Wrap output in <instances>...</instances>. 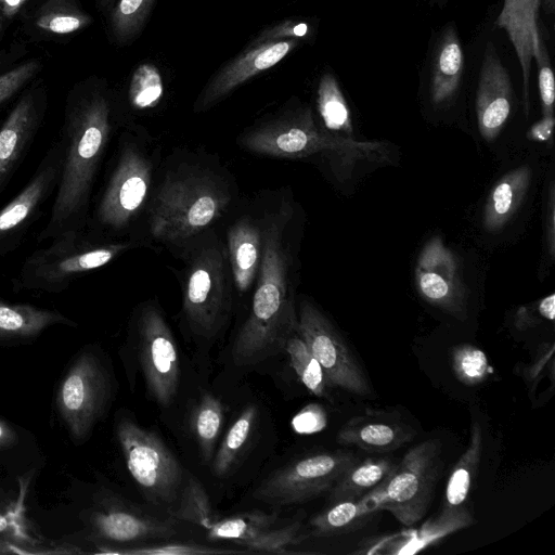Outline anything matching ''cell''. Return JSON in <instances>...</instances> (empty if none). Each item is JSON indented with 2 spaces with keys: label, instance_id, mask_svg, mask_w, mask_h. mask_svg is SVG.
I'll use <instances>...</instances> for the list:
<instances>
[{
  "label": "cell",
  "instance_id": "cell-21",
  "mask_svg": "<svg viewBox=\"0 0 555 555\" xmlns=\"http://www.w3.org/2000/svg\"><path fill=\"white\" fill-rule=\"evenodd\" d=\"M415 431L388 415L370 413L350 418L337 433L336 441L369 452H391L413 439Z\"/></svg>",
  "mask_w": 555,
  "mask_h": 555
},
{
  "label": "cell",
  "instance_id": "cell-13",
  "mask_svg": "<svg viewBox=\"0 0 555 555\" xmlns=\"http://www.w3.org/2000/svg\"><path fill=\"white\" fill-rule=\"evenodd\" d=\"M139 359L150 396L166 406L180 384V360L172 332L160 310L145 305L137 322Z\"/></svg>",
  "mask_w": 555,
  "mask_h": 555
},
{
  "label": "cell",
  "instance_id": "cell-16",
  "mask_svg": "<svg viewBox=\"0 0 555 555\" xmlns=\"http://www.w3.org/2000/svg\"><path fill=\"white\" fill-rule=\"evenodd\" d=\"M415 285L424 300L464 320L467 292L456 256L440 237L430 238L422 248L415 267Z\"/></svg>",
  "mask_w": 555,
  "mask_h": 555
},
{
  "label": "cell",
  "instance_id": "cell-44",
  "mask_svg": "<svg viewBox=\"0 0 555 555\" xmlns=\"http://www.w3.org/2000/svg\"><path fill=\"white\" fill-rule=\"evenodd\" d=\"M521 374L531 390L534 389L542 377L554 376V344L541 345L535 357Z\"/></svg>",
  "mask_w": 555,
  "mask_h": 555
},
{
  "label": "cell",
  "instance_id": "cell-22",
  "mask_svg": "<svg viewBox=\"0 0 555 555\" xmlns=\"http://www.w3.org/2000/svg\"><path fill=\"white\" fill-rule=\"evenodd\" d=\"M263 229L248 216L238 218L227 232V254L235 288L241 294L250 291L257 279Z\"/></svg>",
  "mask_w": 555,
  "mask_h": 555
},
{
  "label": "cell",
  "instance_id": "cell-15",
  "mask_svg": "<svg viewBox=\"0 0 555 555\" xmlns=\"http://www.w3.org/2000/svg\"><path fill=\"white\" fill-rule=\"evenodd\" d=\"M278 515L249 511L228 517L214 515L202 527L210 541H229L256 552L285 554L287 546L306 539L301 522L276 526Z\"/></svg>",
  "mask_w": 555,
  "mask_h": 555
},
{
  "label": "cell",
  "instance_id": "cell-43",
  "mask_svg": "<svg viewBox=\"0 0 555 555\" xmlns=\"http://www.w3.org/2000/svg\"><path fill=\"white\" fill-rule=\"evenodd\" d=\"M39 69V62L31 60L0 75V106L28 82Z\"/></svg>",
  "mask_w": 555,
  "mask_h": 555
},
{
  "label": "cell",
  "instance_id": "cell-42",
  "mask_svg": "<svg viewBox=\"0 0 555 555\" xmlns=\"http://www.w3.org/2000/svg\"><path fill=\"white\" fill-rule=\"evenodd\" d=\"M555 317V296L550 294L541 300L519 307L514 317V325L518 331L535 327L543 321L553 322Z\"/></svg>",
  "mask_w": 555,
  "mask_h": 555
},
{
  "label": "cell",
  "instance_id": "cell-23",
  "mask_svg": "<svg viewBox=\"0 0 555 555\" xmlns=\"http://www.w3.org/2000/svg\"><path fill=\"white\" fill-rule=\"evenodd\" d=\"M542 0H504L496 24L503 28L518 57L528 103V83L539 38L537 16Z\"/></svg>",
  "mask_w": 555,
  "mask_h": 555
},
{
  "label": "cell",
  "instance_id": "cell-54",
  "mask_svg": "<svg viewBox=\"0 0 555 555\" xmlns=\"http://www.w3.org/2000/svg\"><path fill=\"white\" fill-rule=\"evenodd\" d=\"M1 28H2V18L0 16V31H1Z\"/></svg>",
  "mask_w": 555,
  "mask_h": 555
},
{
  "label": "cell",
  "instance_id": "cell-53",
  "mask_svg": "<svg viewBox=\"0 0 555 555\" xmlns=\"http://www.w3.org/2000/svg\"><path fill=\"white\" fill-rule=\"evenodd\" d=\"M103 8L111 7L115 0H99Z\"/></svg>",
  "mask_w": 555,
  "mask_h": 555
},
{
  "label": "cell",
  "instance_id": "cell-45",
  "mask_svg": "<svg viewBox=\"0 0 555 555\" xmlns=\"http://www.w3.org/2000/svg\"><path fill=\"white\" fill-rule=\"evenodd\" d=\"M292 425L299 434L317 433L326 426V414L322 406L310 404L295 415Z\"/></svg>",
  "mask_w": 555,
  "mask_h": 555
},
{
  "label": "cell",
  "instance_id": "cell-46",
  "mask_svg": "<svg viewBox=\"0 0 555 555\" xmlns=\"http://www.w3.org/2000/svg\"><path fill=\"white\" fill-rule=\"evenodd\" d=\"M554 127V116H543L542 119L532 125L528 131V137L537 142H548L552 139Z\"/></svg>",
  "mask_w": 555,
  "mask_h": 555
},
{
  "label": "cell",
  "instance_id": "cell-17",
  "mask_svg": "<svg viewBox=\"0 0 555 555\" xmlns=\"http://www.w3.org/2000/svg\"><path fill=\"white\" fill-rule=\"evenodd\" d=\"M301 42L298 39L250 42L212 74L198 93L194 111L211 108L253 77L279 64Z\"/></svg>",
  "mask_w": 555,
  "mask_h": 555
},
{
  "label": "cell",
  "instance_id": "cell-38",
  "mask_svg": "<svg viewBox=\"0 0 555 555\" xmlns=\"http://www.w3.org/2000/svg\"><path fill=\"white\" fill-rule=\"evenodd\" d=\"M172 514L178 519L192 522L201 528L214 514L206 490L193 476L188 478L180 494L179 506Z\"/></svg>",
  "mask_w": 555,
  "mask_h": 555
},
{
  "label": "cell",
  "instance_id": "cell-51",
  "mask_svg": "<svg viewBox=\"0 0 555 555\" xmlns=\"http://www.w3.org/2000/svg\"><path fill=\"white\" fill-rule=\"evenodd\" d=\"M8 552H13V551L10 550V547L7 543H4L3 541H0V553H8Z\"/></svg>",
  "mask_w": 555,
  "mask_h": 555
},
{
  "label": "cell",
  "instance_id": "cell-8",
  "mask_svg": "<svg viewBox=\"0 0 555 555\" xmlns=\"http://www.w3.org/2000/svg\"><path fill=\"white\" fill-rule=\"evenodd\" d=\"M112 379L101 358L83 348L64 372L55 395L59 416L76 442L89 438L112 398Z\"/></svg>",
  "mask_w": 555,
  "mask_h": 555
},
{
  "label": "cell",
  "instance_id": "cell-29",
  "mask_svg": "<svg viewBox=\"0 0 555 555\" xmlns=\"http://www.w3.org/2000/svg\"><path fill=\"white\" fill-rule=\"evenodd\" d=\"M388 457H369L353 462L331 488L330 502L353 500L383 482L396 468Z\"/></svg>",
  "mask_w": 555,
  "mask_h": 555
},
{
  "label": "cell",
  "instance_id": "cell-33",
  "mask_svg": "<svg viewBox=\"0 0 555 555\" xmlns=\"http://www.w3.org/2000/svg\"><path fill=\"white\" fill-rule=\"evenodd\" d=\"M92 21L73 0H47L37 14L36 26L50 34L67 35L88 27Z\"/></svg>",
  "mask_w": 555,
  "mask_h": 555
},
{
  "label": "cell",
  "instance_id": "cell-14",
  "mask_svg": "<svg viewBox=\"0 0 555 555\" xmlns=\"http://www.w3.org/2000/svg\"><path fill=\"white\" fill-rule=\"evenodd\" d=\"M62 167L60 141L50 145L24 188L0 209V258L15 250L54 195Z\"/></svg>",
  "mask_w": 555,
  "mask_h": 555
},
{
  "label": "cell",
  "instance_id": "cell-25",
  "mask_svg": "<svg viewBox=\"0 0 555 555\" xmlns=\"http://www.w3.org/2000/svg\"><path fill=\"white\" fill-rule=\"evenodd\" d=\"M379 512L380 498L375 487L361 498L331 503L311 518L309 535L328 538L357 531Z\"/></svg>",
  "mask_w": 555,
  "mask_h": 555
},
{
  "label": "cell",
  "instance_id": "cell-36",
  "mask_svg": "<svg viewBox=\"0 0 555 555\" xmlns=\"http://www.w3.org/2000/svg\"><path fill=\"white\" fill-rule=\"evenodd\" d=\"M164 96V80L159 68L151 62L139 64L129 81L127 99L135 111L152 109Z\"/></svg>",
  "mask_w": 555,
  "mask_h": 555
},
{
  "label": "cell",
  "instance_id": "cell-52",
  "mask_svg": "<svg viewBox=\"0 0 555 555\" xmlns=\"http://www.w3.org/2000/svg\"><path fill=\"white\" fill-rule=\"evenodd\" d=\"M545 2L546 4V9L550 11V12H553L554 10V0H542Z\"/></svg>",
  "mask_w": 555,
  "mask_h": 555
},
{
  "label": "cell",
  "instance_id": "cell-10",
  "mask_svg": "<svg viewBox=\"0 0 555 555\" xmlns=\"http://www.w3.org/2000/svg\"><path fill=\"white\" fill-rule=\"evenodd\" d=\"M115 430L127 468L143 493L156 504H172L183 479L176 456L156 433L129 417H118Z\"/></svg>",
  "mask_w": 555,
  "mask_h": 555
},
{
  "label": "cell",
  "instance_id": "cell-27",
  "mask_svg": "<svg viewBox=\"0 0 555 555\" xmlns=\"http://www.w3.org/2000/svg\"><path fill=\"white\" fill-rule=\"evenodd\" d=\"M482 451V429L478 422L470 428L469 441L466 450L453 466L448 478L444 491L442 511L439 520H453L470 517L463 507L476 476Z\"/></svg>",
  "mask_w": 555,
  "mask_h": 555
},
{
  "label": "cell",
  "instance_id": "cell-4",
  "mask_svg": "<svg viewBox=\"0 0 555 555\" xmlns=\"http://www.w3.org/2000/svg\"><path fill=\"white\" fill-rule=\"evenodd\" d=\"M240 144L261 155L304 158L322 154L347 176L359 162L389 163L387 142L358 141L327 132L315 122L309 106L292 104L242 134Z\"/></svg>",
  "mask_w": 555,
  "mask_h": 555
},
{
  "label": "cell",
  "instance_id": "cell-34",
  "mask_svg": "<svg viewBox=\"0 0 555 555\" xmlns=\"http://www.w3.org/2000/svg\"><path fill=\"white\" fill-rule=\"evenodd\" d=\"M257 415V406L247 405L232 424L212 459V472L216 476L222 477L230 472L251 435Z\"/></svg>",
  "mask_w": 555,
  "mask_h": 555
},
{
  "label": "cell",
  "instance_id": "cell-37",
  "mask_svg": "<svg viewBox=\"0 0 555 555\" xmlns=\"http://www.w3.org/2000/svg\"><path fill=\"white\" fill-rule=\"evenodd\" d=\"M451 367L457 380L469 387L482 384L491 372L487 354L472 344L452 348Z\"/></svg>",
  "mask_w": 555,
  "mask_h": 555
},
{
  "label": "cell",
  "instance_id": "cell-41",
  "mask_svg": "<svg viewBox=\"0 0 555 555\" xmlns=\"http://www.w3.org/2000/svg\"><path fill=\"white\" fill-rule=\"evenodd\" d=\"M312 36L311 25L307 22L287 18L261 29L251 42L279 41L286 39L308 40Z\"/></svg>",
  "mask_w": 555,
  "mask_h": 555
},
{
  "label": "cell",
  "instance_id": "cell-32",
  "mask_svg": "<svg viewBox=\"0 0 555 555\" xmlns=\"http://www.w3.org/2000/svg\"><path fill=\"white\" fill-rule=\"evenodd\" d=\"M156 0H118L109 18L111 34L120 46L133 42L143 31Z\"/></svg>",
  "mask_w": 555,
  "mask_h": 555
},
{
  "label": "cell",
  "instance_id": "cell-11",
  "mask_svg": "<svg viewBox=\"0 0 555 555\" xmlns=\"http://www.w3.org/2000/svg\"><path fill=\"white\" fill-rule=\"evenodd\" d=\"M357 460L348 451L320 452L301 457L263 480L253 496L279 506L310 501L330 491Z\"/></svg>",
  "mask_w": 555,
  "mask_h": 555
},
{
  "label": "cell",
  "instance_id": "cell-5",
  "mask_svg": "<svg viewBox=\"0 0 555 555\" xmlns=\"http://www.w3.org/2000/svg\"><path fill=\"white\" fill-rule=\"evenodd\" d=\"M130 247L128 242L101 241L86 230L64 232L25 259L12 288L15 293L65 292L79 276L108 264Z\"/></svg>",
  "mask_w": 555,
  "mask_h": 555
},
{
  "label": "cell",
  "instance_id": "cell-9",
  "mask_svg": "<svg viewBox=\"0 0 555 555\" xmlns=\"http://www.w3.org/2000/svg\"><path fill=\"white\" fill-rule=\"evenodd\" d=\"M442 465L441 443L428 439L412 447L376 489L382 511L412 526L428 511Z\"/></svg>",
  "mask_w": 555,
  "mask_h": 555
},
{
  "label": "cell",
  "instance_id": "cell-3",
  "mask_svg": "<svg viewBox=\"0 0 555 555\" xmlns=\"http://www.w3.org/2000/svg\"><path fill=\"white\" fill-rule=\"evenodd\" d=\"M228 181L207 167L180 164L168 170L149 207L150 231L157 241L183 245L204 233L228 210Z\"/></svg>",
  "mask_w": 555,
  "mask_h": 555
},
{
  "label": "cell",
  "instance_id": "cell-19",
  "mask_svg": "<svg viewBox=\"0 0 555 555\" xmlns=\"http://www.w3.org/2000/svg\"><path fill=\"white\" fill-rule=\"evenodd\" d=\"M514 91L508 72L495 48L489 43L480 68L476 93V114L481 137L495 139L509 118Z\"/></svg>",
  "mask_w": 555,
  "mask_h": 555
},
{
  "label": "cell",
  "instance_id": "cell-26",
  "mask_svg": "<svg viewBox=\"0 0 555 555\" xmlns=\"http://www.w3.org/2000/svg\"><path fill=\"white\" fill-rule=\"evenodd\" d=\"M54 325L76 327L77 323L56 310L0 298V343H21L37 338Z\"/></svg>",
  "mask_w": 555,
  "mask_h": 555
},
{
  "label": "cell",
  "instance_id": "cell-50",
  "mask_svg": "<svg viewBox=\"0 0 555 555\" xmlns=\"http://www.w3.org/2000/svg\"><path fill=\"white\" fill-rule=\"evenodd\" d=\"M11 528V517L9 509L0 501V533L8 532Z\"/></svg>",
  "mask_w": 555,
  "mask_h": 555
},
{
  "label": "cell",
  "instance_id": "cell-31",
  "mask_svg": "<svg viewBox=\"0 0 555 555\" xmlns=\"http://www.w3.org/2000/svg\"><path fill=\"white\" fill-rule=\"evenodd\" d=\"M223 423V405L211 393H204L192 412L191 428L204 462H209Z\"/></svg>",
  "mask_w": 555,
  "mask_h": 555
},
{
  "label": "cell",
  "instance_id": "cell-49",
  "mask_svg": "<svg viewBox=\"0 0 555 555\" xmlns=\"http://www.w3.org/2000/svg\"><path fill=\"white\" fill-rule=\"evenodd\" d=\"M27 1L28 0H0V11L5 17H13Z\"/></svg>",
  "mask_w": 555,
  "mask_h": 555
},
{
  "label": "cell",
  "instance_id": "cell-24",
  "mask_svg": "<svg viewBox=\"0 0 555 555\" xmlns=\"http://www.w3.org/2000/svg\"><path fill=\"white\" fill-rule=\"evenodd\" d=\"M464 52L453 27L439 37L430 59L429 95L436 105L450 104L461 89Z\"/></svg>",
  "mask_w": 555,
  "mask_h": 555
},
{
  "label": "cell",
  "instance_id": "cell-39",
  "mask_svg": "<svg viewBox=\"0 0 555 555\" xmlns=\"http://www.w3.org/2000/svg\"><path fill=\"white\" fill-rule=\"evenodd\" d=\"M231 554L236 553L232 550L214 548L210 546L189 543V542H168L154 544L150 546L130 547V548H109L103 554L120 555H199V554Z\"/></svg>",
  "mask_w": 555,
  "mask_h": 555
},
{
  "label": "cell",
  "instance_id": "cell-40",
  "mask_svg": "<svg viewBox=\"0 0 555 555\" xmlns=\"http://www.w3.org/2000/svg\"><path fill=\"white\" fill-rule=\"evenodd\" d=\"M539 68V91L543 116H554L555 85L550 55L545 42L539 35L534 56Z\"/></svg>",
  "mask_w": 555,
  "mask_h": 555
},
{
  "label": "cell",
  "instance_id": "cell-30",
  "mask_svg": "<svg viewBox=\"0 0 555 555\" xmlns=\"http://www.w3.org/2000/svg\"><path fill=\"white\" fill-rule=\"evenodd\" d=\"M317 109L322 127L330 133L352 138L351 114L339 83L332 73H324L317 88Z\"/></svg>",
  "mask_w": 555,
  "mask_h": 555
},
{
  "label": "cell",
  "instance_id": "cell-2",
  "mask_svg": "<svg viewBox=\"0 0 555 555\" xmlns=\"http://www.w3.org/2000/svg\"><path fill=\"white\" fill-rule=\"evenodd\" d=\"M291 217L281 209L262 225L261 261L250 312L232 348L236 365H251L284 350L286 340L298 330L292 291L293 255L286 242Z\"/></svg>",
  "mask_w": 555,
  "mask_h": 555
},
{
  "label": "cell",
  "instance_id": "cell-28",
  "mask_svg": "<svg viewBox=\"0 0 555 555\" xmlns=\"http://www.w3.org/2000/svg\"><path fill=\"white\" fill-rule=\"evenodd\" d=\"M531 182V168L508 171L492 188L486 202L482 225L488 232L500 231L521 205Z\"/></svg>",
  "mask_w": 555,
  "mask_h": 555
},
{
  "label": "cell",
  "instance_id": "cell-47",
  "mask_svg": "<svg viewBox=\"0 0 555 555\" xmlns=\"http://www.w3.org/2000/svg\"><path fill=\"white\" fill-rule=\"evenodd\" d=\"M17 442V433L8 422L0 417V449L13 448Z\"/></svg>",
  "mask_w": 555,
  "mask_h": 555
},
{
  "label": "cell",
  "instance_id": "cell-35",
  "mask_svg": "<svg viewBox=\"0 0 555 555\" xmlns=\"http://www.w3.org/2000/svg\"><path fill=\"white\" fill-rule=\"evenodd\" d=\"M284 351L288 354L291 365L302 385L314 396L326 395V379L323 370L298 330L286 340Z\"/></svg>",
  "mask_w": 555,
  "mask_h": 555
},
{
  "label": "cell",
  "instance_id": "cell-7",
  "mask_svg": "<svg viewBox=\"0 0 555 555\" xmlns=\"http://www.w3.org/2000/svg\"><path fill=\"white\" fill-rule=\"evenodd\" d=\"M153 181V163L138 141L119 140L117 155L87 228L98 238L124 233L144 207Z\"/></svg>",
  "mask_w": 555,
  "mask_h": 555
},
{
  "label": "cell",
  "instance_id": "cell-1",
  "mask_svg": "<svg viewBox=\"0 0 555 555\" xmlns=\"http://www.w3.org/2000/svg\"><path fill=\"white\" fill-rule=\"evenodd\" d=\"M115 103L100 88L76 94L67 103L60 143L62 167L50 217L38 243L68 231H83L90 215L93 186L111 141Z\"/></svg>",
  "mask_w": 555,
  "mask_h": 555
},
{
  "label": "cell",
  "instance_id": "cell-48",
  "mask_svg": "<svg viewBox=\"0 0 555 555\" xmlns=\"http://www.w3.org/2000/svg\"><path fill=\"white\" fill-rule=\"evenodd\" d=\"M554 186L551 185L550 189V199H548V215L550 218L547 220V223L550 227L546 229L548 231V234L546 235L547 238V248L550 251V256L553 258L555 253V242H554Z\"/></svg>",
  "mask_w": 555,
  "mask_h": 555
},
{
  "label": "cell",
  "instance_id": "cell-20",
  "mask_svg": "<svg viewBox=\"0 0 555 555\" xmlns=\"http://www.w3.org/2000/svg\"><path fill=\"white\" fill-rule=\"evenodd\" d=\"M42 117L37 98L27 92L0 125V196L33 145Z\"/></svg>",
  "mask_w": 555,
  "mask_h": 555
},
{
  "label": "cell",
  "instance_id": "cell-6",
  "mask_svg": "<svg viewBox=\"0 0 555 555\" xmlns=\"http://www.w3.org/2000/svg\"><path fill=\"white\" fill-rule=\"evenodd\" d=\"M198 236L196 243L186 242L182 311L195 335L211 339L230 315L232 274L222 243L211 235Z\"/></svg>",
  "mask_w": 555,
  "mask_h": 555
},
{
  "label": "cell",
  "instance_id": "cell-12",
  "mask_svg": "<svg viewBox=\"0 0 555 555\" xmlns=\"http://www.w3.org/2000/svg\"><path fill=\"white\" fill-rule=\"evenodd\" d=\"M298 333L321 365L328 386L358 396L371 393L369 380L330 320L310 301L299 306Z\"/></svg>",
  "mask_w": 555,
  "mask_h": 555
},
{
  "label": "cell",
  "instance_id": "cell-18",
  "mask_svg": "<svg viewBox=\"0 0 555 555\" xmlns=\"http://www.w3.org/2000/svg\"><path fill=\"white\" fill-rule=\"evenodd\" d=\"M89 524L96 539L109 543L167 539L177 533L171 521L142 513L115 498L102 499L92 509Z\"/></svg>",
  "mask_w": 555,
  "mask_h": 555
}]
</instances>
